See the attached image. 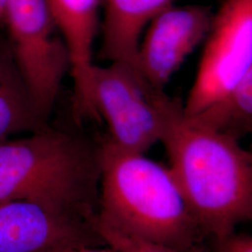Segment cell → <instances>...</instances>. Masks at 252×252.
<instances>
[{
	"mask_svg": "<svg viewBox=\"0 0 252 252\" xmlns=\"http://www.w3.org/2000/svg\"><path fill=\"white\" fill-rule=\"evenodd\" d=\"M217 252H252V235L247 234H229L217 240Z\"/></svg>",
	"mask_w": 252,
	"mask_h": 252,
	"instance_id": "5bb4252c",
	"label": "cell"
},
{
	"mask_svg": "<svg viewBox=\"0 0 252 252\" xmlns=\"http://www.w3.org/2000/svg\"><path fill=\"white\" fill-rule=\"evenodd\" d=\"M91 88L94 109L108 126L109 142L145 153L161 141L177 99L152 85L135 65L118 61L94 64Z\"/></svg>",
	"mask_w": 252,
	"mask_h": 252,
	"instance_id": "277c9868",
	"label": "cell"
},
{
	"mask_svg": "<svg viewBox=\"0 0 252 252\" xmlns=\"http://www.w3.org/2000/svg\"><path fill=\"white\" fill-rule=\"evenodd\" d=\"M185 117L202 127L239 140L252 129V71L199 112Z\"/></svg>",
	"mask_w": 252,
	"mask_h": 252,
	"instance_id": "7c38bea8",
	"label": "cell"
},
{
	"mask_svg": "<svg viewBox=\"0 0 252 252\" xmlns=\"http://www.w3.org/2000/svg\"><path fill=\"white\" fill-rule=\"evenodd\" d=\"M6 6L7 0H0V30L5 29L6 26Z\"/></svg>",
	"mask_w": 252,
	"mask_h": 252,
	"instance_id": "2e32d148",
	"label": "cell"
},
{
	"mask_svg": "<svg viewBox=\"0 0 252 252\" xmlns=\"http://www.w3.org/2000/svg\"><path fill=\"white\" fill-rule=\"evenodd\" d=\"M160 142L203 234L217 241L252 219V155L239 140L192 123L178 99Z\"/></svg>",
	"mask_w": 252,
	"mask_h": 252,
	"instance_id": "6da1fadb",
	"label": "cell"
},
{
	"mask_svg": "<svg viewBox=\"0 0 252 252\" xmlns=\"http://www.w3.org/2000/svg\"><path fill=\"white\" fill-rule=\"evenodd\" d=\"M54 25L67 48L74 82L72 115L81 125L86 120L99 121L93 104L92 53L100 29L101 0H47Z\"/></svg>",
	"mask_w": 252,
	"mask_h": 252,
	"instance_id": "9c48e42d",
	"label": "cell"
},
{
	"mask_svg": "<svg viewBox=\"0 0 252 252\" xmlns=\"http://www.w3.org/2000/svg\"><path fill=\"white\" fill-rule=\"evenodd\" d=\"M183 113L191 116L252 71V0H221Z\"/></svg>",
	"mask_w": 252,
	"mask_h": 252,
	"instance_id": "8992f818",
	"label": "cell"
},
{
	"mask_svg": "<svg viewBox=\"0 0 252 252\" xmlns=\"http://www.w3.org/2000/svg\"><path fill=\"white\" fill-rule=\"evenodd\" d=\"M103 245L92 222L27 201L0 202V252H61Z\"/></svg>",
	"mask_w": 252,
	"mask_h": 252,
	"instance_id": "ba28073f",
	"label": "cell"
},
{
	"mask_svg": "<svg viewBox=\"0 0 252 252\" xmlns=\"http://www.w3.org/2000/svg\"><path fill=\"white\" fill-rule=\"evenodd\" d=\"M100 177L101 139L47 125L0 140V202L27 201L94 223Z\"/></svg>",
	"mask_w": 252,
	"mask_h": 252,
	"instance_id": "7a4b0ae2",
	"label": "cell"
},
{
	"mask_svg": "<svg viewBox=\"0 0 252 252\" xmlns=\"http://www.w3.org/2000/svg\"><path fill=\"white\" fill-rule=\"evenodd\" d=\"M96 218L119 231L180 252H201L199 228L168 167L101 139Z\"/></svg>",
	"mask_w": 252,
	"mask_h": 252,
	"instance_id": "3957f363",
	"label": "cell"
},
{
	"mask_svg": "<svg viewBox=\"0 0 252 252\" xmlns=\"http://www.w3.org/2000/svg\"><path fill=\"white\" fill-rule=\"evenodd\" d=\"M214 11L205 5H174L149 23L136 54V68L154 87L163 90L172 75L203 40Z\"/></svg>",
	"mask_w": 252,
	"mask_h": 252,
	"instance_id": "52a82bcc",
	"label": "cell"
},
{
	"mask_svg": "<svg viewBox=\"0 0 252 252\" xmlns=\"http://www.w3.org/2000/svg\"><path fill=\"white\" fill-rule=\"evenodd\" d=\"M5 29L36 110L47 122L70 71L69 54L47 0H7Z\"/></svg>",
	"mask_w": 252,
	"mask_h": 252,
	"instance_id": "5b68a950",
	"label": "cell"
},
{
	"mask_svg": "<svg viewBox=\"0 0 252 252\" xmlns=\"http://www.w3.org/2000/svg\"><path fill=\"white\" fill-rule=\"evenodd\" d=\"M176 0H101L102 44L100 58L136 67L142 31L158 13ZM221 1V0H220Z\"/></svg>",
	"mask_w": 252,
	"mask_h": 252,
	"instance_id": "30bf717a",
	"label": "cell"
},
{
	"mask_svg": "<svg viewBox=\"0 0 252 252\" xmlns=\"http://www.w3.org/2000/svg\"><path fill=\"white\" fill-rule=\"evenodd\" d=\"M94 226L105 244L115 252H180L162 244L123 233L96 217Z\"/></svg>",
	"mask_w": 252,
	"mask_h": 252,
	"instance_id": "4fadbf2b",
	"label": "cell"
},
{
	"mask_svg": "<svg viewBox=\"0 0 252 252\" xmlns=\"http://www.w3.org/2000/svg\"><path fill=\"white\" fill-rule=\"evenodd\" d=\"M61 252H115L109 247L103 249V248H97V247H78V248H72L65 250Z\"/></svg>",
	"mask_w": 252,
	"mask_h": 252,
	"instance_id": "9a60e30c",
	"label": "cell"
},
{
	"mask_svg": "<svg viewBox=\"0 0 252 252\" xmlns=\"http://www.w3.org/2000/svg\"><path fill=\"white\" fill-rule=\"evenodd\" d=\"M0 30V140L47 126L36 110L8 36Z\"/></svg>",
	"mask_w": 252,
	"mask_h": 252,
	"instance_id": "8fae6325",
	"label": "cell"
}]
</instances>
